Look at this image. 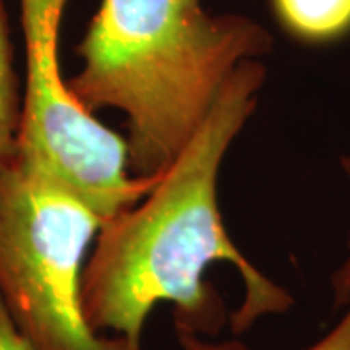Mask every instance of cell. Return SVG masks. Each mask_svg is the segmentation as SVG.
<instances>
[{
    "instance_id": "cell-1",
    "label": "cell",
    "mask_w": 350,
    "mask_h": 350,
    "mask_svg": "<svg viewBox=\"0 0 350 350\" xmlns=\"http://www.w3.org/2000/svg\"><path fill=\"white\" fill-rule=\"evenodd\" d=\"M267 66L245 61L230 76L185 148L150 193L103 222L82 271L80 298L98 335L142 350L152 310L174 306L175 331L216 337L226 323L241 335L294 298L251 265L226 232L218 174L265 84Z\"/></svg>"
},
{
    "instance_id": "cell-2",
    "label": "cell",
    "mask_w": 350,
    "mask_h": 350,
    "mask_svg": "<svg viewBox=\"0 0 350 350\" xmlns=\"http://www.w3.org/2000/svg\"><path fill=\"white\" fill-rule=\"evenodd\" d=\"M273 47L267 27L202 0H101L68 88L90 113L125 115L129 172L150 177L174 163L239 64Z\"/></svg>"
},
{
    "instance_id": "cell-3",
    "label": "cell",
    "mask_w": 350,
    "mask_h": 350,
    "mask_svg": "<svg viewBox=\"0 0 350 350\" xmlns=\"http://www.w3.org/2000/svg\"><path fill=\"white\" fill-rule=\"evenodd\" d=\"M103 222L16 146L0 160V298L38 350H133L92 331L82 312L84 259Z\"/></svg>"
},
{
    "instance_id": "cell-4",
    "label": "cell",
    "mask_w": 350,
    "mask_h": 350,
    "mask_svg": "<svg viewBox=\"0 0 350 350\" xmlns=\"http://www.w3.org/2000/svg\"><path fill=\"white\" fill-rule=\"evenodd\" d=\"M68 0H20L25 86L16 152L55 177L107 222L137 204L160 175L129 172L126 140L80 105L59 63V29Z\"/></svg>"
},
{
    "instance_id": "cell-5",
    "label": "cell",
    "mask_w": 350,
    "mask_h": 350,
    "mask_svg": "<svg viewBox=\"0 0 350 350\" xmlns=\"http://www.w3.org/2000/svg\"><path fill=\"white\" fill-rule=\"evenodd\" d=\"M284 31L304 43H329L350 33V0H271Z\"/></svg>"
},
{
    "instance_id": "cell-6",
    "label": "cell",
    "mask_w": 350,
    "mask_h": 350,
    "mask_svg": "<svg viewBox=\"0 0 350 350\" xmlns=\"http://www.w3.org/2000/svg\"><path fill=\"white\" fill-rule=\"evenodd\" d=\"M22 117V96L14 68V47L8 18L0 2V160L16 146Z\"/></svg>"
},
{
    "instance_id": "cell-7",
    "label": "cell",
    "mask_w": 350,
    "mask_h": 350,
    "mask_svg": "<svg viewBox=\"0 0 350 350\" xmlns=\"http://www.w3.org/2000/svg\"><path fill=\"white\" fill-rule=\"evenodd\" d=\"M342 310L345 312L335 327L304 350H350V301ZM177 340L181 350H251L239 340H208L185 331H177Z\"/></svg>"
},
{
    "instance_id": "cell-8",
    "label": "cell",
    "mask_w": 350,
    "mask_h": 350,
    "mask_svg": "<svg viewBox=\"0 0 350 350\" xmlns=\"http://www.w3.org/2000/svg\"><path fill=\"white\" fill-rule=\"evenodd\" d=\"M340 163H342V170H345L350 183V158H342ZM331 290H333V304H335V308L342 310L350 301V236L347 259L342 261V265L331 276Z\"/></svg>"
},
{
    "instance_id": "cell-9",
    "label": "cell",
    "mask_w": 350,
    "mask_h": 350,
    "mask_svg": "<svg viewBox=\"0 0 350 350\" xmlns=\"http://www.w3.org/2000/svg\"><path fill=\"white\" fill-rule=\"evenodd\" d=\"M0 350H38L14 325L12 317L0 298Z\"/></svg>"
}]
</instances>
